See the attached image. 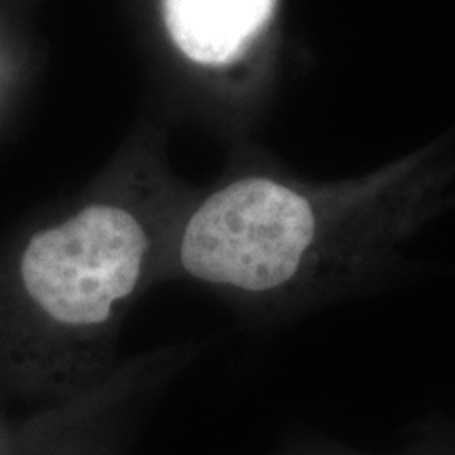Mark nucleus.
Segmentation results:
<instances>
[{
    "label": "nucleus",
    "instance_id": "obj_1",
    "mask_svg": "<svg viewBox=\"0 0 455 455\" xmlns=\"http://www.w3.org/2000/svg\"><path fill=\"white\" fill-rule=\"evenodd\" d=\"M138 215L93 203L34 235L0 283V405L38 413L112 379L114 339L144 284Z\"/></svg>",
    "mask_w": 455,
    "mask_h": 455
},
{
    "label": "nucleus",
    "instance_id": "obj_2",
    "mask_svg": "<svg viewBox=\"0 0 455 455\" xmlns=\"http://www.w3.org/2000/svg\"><path fill=\"white\" fill-rule=\"evenodd\" d=\"M308 198L278 181H232L204 201L180 241L181 270L249 295L293 281L315 238Z\"/></svg>",
    "mask_w": 455,
    "mask_h": 455
},
{
    "label": "nucleus",
    "instance_id": "obj_3",
    "mask_svg": "<svg viewBox=\"0 0 455 455\" xmlns=\"http://www.w3.org/2000/svg\"><path fill=\"white\" fill-rule=\"evenodd\" d=\"M135 371L47 411L28 413L20 455H127L144 390Z\"/></svg>",
    "mask_w": 455,
    "mask_h": 455
},
{
    "label": "nucleus",
    "instance_id": "obj_4",
    "mask_svg": "<svg viewBox=\"0 0 455 455\" xmlns=\"http://www.w3.org/2000/svg\"><path fill=\"white\" fill-rule=\"evenodd\" d=\"M275 0H163L171 43L192 64L236 61L268 26Z\"/></svg>",
    "mask_w": 455,
    "mask_h": 455
},
{
    "label": "nucleus",
    "instance_id": "obj_5",
    "mask_svg": "<svg viewBox=\"0 0 455 455\" xmlns=\"http://www.w3.org/2000/svg\"><path fill=\"white\" fill-rule=\"evenodd\" d=\"M24 430L26 415L0 405V455H20Z\"/></svg>",
    "mask_w": 455,
    "mask_h": 455
}]
</instances>
